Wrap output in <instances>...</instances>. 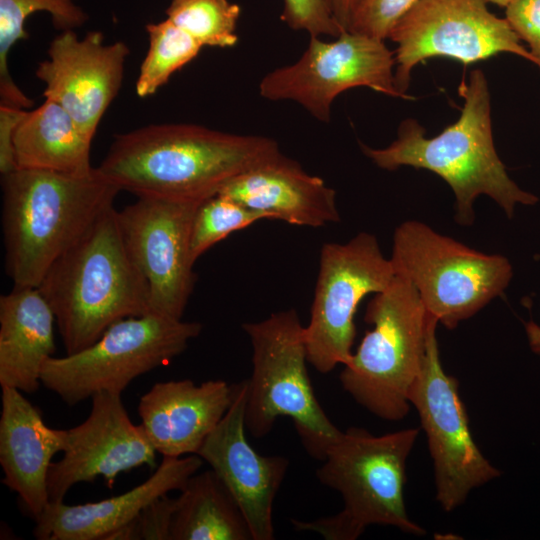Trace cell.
<instances>
[{
    "label": "cell",
    "mask_w": 540,
    "mask_h": 540,
    "mask_svg": "<svg viewBox=\"0 0 540 540\" xmlns=\"http://www.w3.org/2000/svg\"><path fill=\"white\" fill-rule=\"evenodd\" d=\"M280 154L268 137L164 123L115 135L97 168L137 197L203 202L232 178Z\"/></svg>",
    "instance_id": "cell-1"
},
{
    "label": "cell",
    "mask_w": 540,
    "mask_h": 540,
    "mask_svg": "<svg viewBox=\"0 0 540 540\" xmlns=\"http://www.w3.org/2000/svg\"><path fill=\"white\" fill-rule=\"evenodd\" d=\"M464 103L458 120L428 138L412 118L402 121L397 138L387 147L360 143L376 166L395 170L402 166L429 170L441 177L455 197V221L473 224L474 201L480 195L494 200L511 219L517 204L535 205L539 198L521 189L508 175L493 141L488 83L481 70H473L459 87Z\"/></svg>",
    "instance_id": "cell-2"
},
{
    "label": "cell",
    "mask_w": 540,
    "mask_h": 540,
    "mask_svg": "<svg viewBox=\"0 0 540 540\" xmlns=\"http://www.w3.org/2000/svg\"><path fill=\"white\" fill-rule=\"evenodd\" d=\"M1 188L5 271L14 287H38L121 191L97 167L86 175L15 169L1 174Z\"/></svg>",
    "instance_id": "cell-3"
},
{
    "label": "cell",
    "mask_w": 540,
    "mask_h": 540,
    "mask_svg": "<svg viewBox=\"0 0 540 540\" xmlns=\"http://www.w3.org/2000/svg\"><path fill=\"white\" fill-rule=\"evenodd\" d=\"M37 288L55 315L66 354L87 348L115 322L150 312L147 282L128 254L114 207L52 264Z\"/></svg>",
    "instance_id": "cell-4"
},
{
    "label": "cell",
    "mask_w": 540,
    "mask_h": 540,
    "mask_svg": "<svg viewBox=\"0 0 540 540\" xmlns=\"http://www.w3.org/2000/svg\"><path fill=\"white\" fill-rule=\"evenodd\" d=\"M418 435V428L381 436L359 427L343 431L316 471L322 484L340 493L343 509L313 521L292 519L294 528L326 540H355L372 524L424 536L425 529L410 519L404 501L406 462Z\"/></svg>",
    "instance_id": "cell-5"
},
{
    "label": "cell",
    "mask_w": 540,
    "mask_h": 540,
    "mask_svg": "<svg viewBox=\"0 0 540 540\" xmlns=\"http://www.w3.org/2000/svg\"><path fill=\"white\" fill-rule=\"evenodd\" d=\"M432 316L416 288L394 276L367 305L364 321L372 329L343 365V389L375 416L398 421L410 410V393L422 370Z\"/></svg>",
    "instance_id": "cell-6"
},
{
    "label": "cell",
    "mask_w": 540,
    "mask_h": 540,
    "mask_svg": "<svg viewBox=\"0 0 540 540\" xmlns=\"http://www.w3.org/2000/svg\"><path fill=\"white\" fill-rule=\"evenodd\" d=\"M252 346L245 426L255 438L269 434L279 417H289L307 453L323 461L342 435L319 404L307 372V351L295 309L242 325Z\"/></svg>",
    "instance_id": "cell-7"
},
{
    "label": "cell",
    "mask_w": 540,
    "mask_h": 540,
    "mask_svg": "<svg viewBox=\"0 0 540 540\" xmlns=\"http://www.w3.org/2000/svg\"><path fill=\"white\" fill-rule=\"evenodd\" d=\"M390 260L395 274L416 288L428 314L447 329L501 296L513 277L505 256L477 251L417 220L395 229Z\"/></svg>",
    "instance_id": "cell-8"
},
{
    "label": "cell",
    "mask_w": 540,
    "mask_h": 540,
    "mask_svg": "<svg viewBox=\"0 0 540 540\" xmlns=\"http://www.w3.org/2000/svg\"><path fill=\"white\" fill-rule=\"evenodd\" d=\"M201 330L198 322L155 312L121 319L87 348L48 358L41 385L69 406L101 392L121 394L137 377L183 353Z\"/></svg>",
    "instance_id": "cell-9"
},
{
    "label": "cell",
    "mask_w": 540,
    "mask_h": 540,
    "mask_svg": "<svg viewBox=\"0 0 540 540\" xmlns=\"http://www.w3.org/2000/svg\"><path fill=\"white\" fill-rule=\"evenodd\" d=\"M394 276L373 234L361 232L344 244L322 246L310 321L304 327L307 361L314 369L328 373L349 360L360 302L384 291Z\"/></svg>",
    "instance_id": "cell-10"
},
{
    "label": "cell",
    "mask_w": 540,
    "mask_h": 540,
    "mask_svg": "<svg viewBox=\"0 0 540 540\" xmlns=\"http://www.w3.org/2000/svg\"><path fill=\"white\" fill-rule=\"evenodd\" d=\"M384 41L350 31L333 41L310 36L296 62L261 79L259 93L270 101H294L324 123L336 97L354 87L404 99L395 86V54Z\"/></svg>",
    "instance_id": "cell-11"
},
{
    "label": "cell",
    "mask_w": 540,
    "mask_h": 540,
    "mask_svg": "<svg viewBox=\"0 0 540 540\" xmlns=\"http://www.w3.org/2000/svg\"><path fill=\"white\" fill-rule=\"evenodd\" d=\"M396 43L395 86L404 99L411 73L420 62L436 56L464 64L511 53L534 63L505 18L490 12L485 0H418L388 35Z\"/></svg>",
    "instance_id": "cell-12"
},
{
    "label": "cell",
    "mask_w": 540,
    "mask_h": 540,
    "mask_svg": "<svg viewBox=\"0 0 540 540\" xmlns=\"http://www.w3.org/2000/svg\"><path fill=\"white\" fill-rule=\"evenodd\" d=\"M436 318L429 324L422 370L411 393L434 466L436 500L446 512L462 505L470 492L501 471L483 455L472 436L457 379L442 366Z\"/></svg>",
    "instance_id": "cell-13"
},
{
    "label": "cell",
    "mask_w": 540,
    "mask_h": 540,
    "mask_svg": "<svg viewBox=\"0 0 540 540\" xmlns=\"http://www.w3.org/2000/svg\"><path fill=\"white\" fill-rule=\"evenodd\" d=\"M201 203L138 197L117 211L125 247L148 285L150 312L182 319L196 282L190 237Z\"/></svg>",
    "instance_id": "cell-14"
},
{
    "label": "cell",
    "mask_w": 540,
    "mask_h": 540,
    "mask_svg": "<svg viewBox=\"0 0 540 540\" xmlns=\"http://www.w3.org/2000/svg\"><path fill=\"white\" fill-rule=\"evenodd\" d=\"M91 400L89 415L65 430L63 456L51 464L48 493L52 502L63 501L78 483L101 476L112 488L123 472L143 465L157 467V451L142 425L130 420L121 394L101 392Z\"/></svg>",
    "instance_id": "cell-15"
},
{
    "label": "cell",
    "mask_w": 540,
    "mask_h": 540,
    "mask_svg": "<svg viewBox=\"0 0 540 540\" xmlns=\"http://www.w3.org/2000/svg\"><path fill=\"white\" fill-rule=\"evenodd\" d=\"M47 55L35 71L45 84L43 96L62 106L92 141L121 88L128 46L121 41L105 44L100 31L79 38L66 30L52 39Z\"/></svg>",
    "instance_id": "cell-16"
},
{
    "label": "cell",
    "mask_w": 540,
    "mask_h": 540,
    "mask_svg": "<svg viewBox=\"0 0 540 540\" xmlns=\"http://www.w3.org/2000/svg\"><path fill=\"white\" fill-rule=\"evenodd\" d=\"M248 380L234 384L233 401L197 455L219 476L237 502L253 540H272L273 503L286 476L289 460L264 456L245 436Z\"/></svg>",
    "instance_id": "cell-17"
},
{
    "label": "cell",
    "mask_w": 540,
    "mask_h": 540,
    "mask_svg": "<svg viewBox=\"0 0 540 540\" xmlns=\"http://www.w3.org/2000/svg\"><path fill=\"white\" fill-rule=\"evenodd\" d=\"M202 464L203 459L196 454L163 456L148 479L123 494L76 505L50 501L35 520L34 537L39 540H109L152 501L171 491H181Z\"/></svg>",
    "instance_id": "cell-18"
},
{
    "label": "cell",
    "mask_w": 540,
    "mask_h": 540,
    "mask_svg": "<svg viewBox=\"0 0 540 540\" xmlns=\"http://www.w3.org/2000/svg\"><path fill=\"white\" fill-rule=\"evenodd\" d=\"M234 397V384L209 380L155 383L139 399L141 425L157 453L196 454L223 418Z\"/></svg>",
    "instance_id": "cell-19"
},
{
    "label": "cell",
    "mask_w": 540,
    "mask_h": 540,
    "mask_svg": "<svg viewBox=\"0 0 540 540\" xmlns=\"http://www.w3.org/2000/svg\"><path fill=\"white\" fill-rule=\"evenodd\" d=\"M65 435V430L46 425L38 408L25 398L23 392L12 387H2V483L17 493L35 520L50 502L48 474L52 458L64 449Z\"/></svg>",
    "instance_id": "cell-20"
},
{
    "label": "cell",
    "mask_w": 540,
    "mask_h": 540,
    "mask_svg": "<svg viewBox=\"0 0 540 540\" xmlns=\"http://www.w3.org/2000/svg\"><path fill=\"white\" fill-rule=\"evenodd\" d=\"M242 205L292 225L340 221L336 192L282 153L228 181L219 191Z\"/></svg>",
    "instance_id": "cell-21"
},
{
    "label": "cell",
    "mask_w": 540,
    "mask_h": 540,
    "mask_svg": "<svg viewBox=\"0 0 540 540\" xmlns=\"http://www.w3.org/2000/svg\"><path fill=\"white\" fill-rule=\"evenodd\" d=\"M55 315L37 287H14L0 297V386L32 394L55 352Z\"/></svg>",
    "instance_id": "cell-22"
},
{
    "label": "cell",
    "mask_w": 540,
    "mask_h": 540,
    "mask_svg": "<svg viewBox=\"0 0 540 540\" xmlns=\"http://www.w3.org/2000/svg\"><path fill=\"white\" fill-rule=\"evenodd\" d=\"M89 140L58 103L45 99L26 110L13 137L17 169L49 170L70 175L93 171Z\"/></svg>",
    "instance_id": "cell-23"
},
{
    "label": "cell",
    "mask_w": 540,
    "mask_h": 540,
    "mask_svg": "<svg viewBox=\"0 0 540 540\" xmlns=\"http://www.w3.org/2000/svg\"><path fill=\"white\" fill-rule=\"evenodd\" d=\"M171 540H253L234 497L213 470L192 475L177 497Z\"/></svg>",
    "instance_id": "cell-24"
},
{
    "label": "cell",
    "mask_w": 540,
    "mask_h": 540,
    "mask_svg": "<svg viewBox=\"0 0 540 540\" xmlns=\"http://www.w3.org/2000/svg\"><path fill=\"white\" fill-rule=\"evenodd\" d=\"M76 0H0V105L28 110L30 99L17 86L9 72L8 55L13 46L29 34L24 28L27 18L36 12H47L60 31L74 30L88 20Z\"/></svg>",
    "instance_id": "cell-25"
},
{
    "label": "cell",
    "mask_w": 540,
    "mask_h": 540,
    "mask_svg": "<svg viewBox=\"0 0 540 540\" xmlns=\"http://www.w3.org/2000/svg\"><path fill=\"white\" fill-rule=\"evenodd\" d=\"M149 47L136 81L139 97L154 94L176 71L191 62L202 46L169 19L146 25Z\"/></svg>",
    "instance_id": "cell-26"
},
{
    "label": "cell",
    "mask_w": 540,
    "mask_h": 540,
    "mask_svg": "<svg viewBox=\"0 0 540 540\" xmlns=\"http://www.w3.org/2000/svg\"><path fill=\"white\" fill-rule=\"evenodd\" d=\"M240 6L229 0H171L167 19L193 37L202 47H233Z\"/></svg>",
    "instance_id": "cell-27"
},
{
    "label": "cell",
    "mask_w": 540,
    "mask_h": 540,
    "mask_svg": "<svg viewBox=\"0 0 540 540\" xmlns=\"http://www.w3.org/2000/svg\"><path fill=\"white\" fill-rule=\"evenodd\" d=\"M265 215L217 194L198 207L191 228L190 255L193 263L209 248L231 233L241 230Z\"/></svg>",
    "instance_id": "cell-28"
},
{
    "label": "cell",
    "mask_w": 540,
    "mask_h": 540,
    "mask_svg": "<svg viewBox=\"0 0 540 540\" xmlns=\"http://www.w3.org/2000/svg\"><path fill=\"white\" fill-rule=\"evenodd\" d=\"M281 20L309 36L338 37L345 32L334 17L330 0H283Z\"/></svg>",
    "instance_id": "cell-29"
},
{
    "label": "cell",
    "mask_w": 540,
    "mask_h": 540,
    "mask_svg": "<svg viewBox=\"0 0 540 540\" xmlns=\"http://www.w3.org/2000/svg\"><path fill=\"white\" fill-rule=\"evenodd\" d=\"M177 498L165 494L148 504L129 524L109 540H171Z\"/></svg>",
    "instance_id": "cell-30"
},
{
    "label": "cell",
    "mask_w": 540,
    "mask_h": 540,
    "mask_svg": "<svg viewBox=\"0 0 540 540\" xmlns=\"http://www.w3.org/2000/svg\"><path fill=\"white\" fill-rule=\"evenodd\" d=\"M418 0H363L348 31L387 39L396 23Z\"/></svg>",
    "instance_id": "cell-31"
},
{
    "label": "cell",
    "mask_w": 540,
    "mask_h": 540,
    "mask_svg": "<svg viewBox=\"0 0 540 540\" xmlns=\"http://www.w3.org/2000/svg\"><path fill=\"white\" fill-rule=\"evenodd\" d=\"M505 19L518 38L526 42L540 68V0H513Z\"/></svg>",
    "instance_id": "cell-32"
},
{
    "label": "cell",
    "mask_w": 540,
    "mask_h": 540,
    "mask_svg": "<svg viewBox=\"0 0 540 540\" xmlns=\"http://www.w3.org/2000/svg\"><path fill=\"white\" fill-rule=\"evenodd\" d=\"M29 110V109H28ZM26 109L0 105V173L17 169L13 147L15 129Z\"/></svg>",
    "instance_id": "cell-33"
},
{
    "label": "cell",
    "mask_w": 540,
    "mask_h": 540,
    "mask_svg": "<svg viewBox=\"0 0 540 540\" xmlns=\"http://www.w3.org/2000/svg\"><path fill=\"white\" fill-rule=\"evenodd\" d=\"M363 0H330L334 17L344 31H348L352 19Z\"/></svg>",
    "instance_id": "cell-34"
},
{
    "label": "cell",
    "mask_w": 540,
    "mask_h": 540,
    "mask_svg": "<svg viewBox=\"0 0 540 540\" xmlns=\"http://www.w3.org/2000/svg\"><path fill=\"white\" fill-rule=\"evenodd\" d=\"M524 326L531 351L540 355V325L530 320L526 322Z\"/></svg>",
    "instance_id": "cell-35"
},
{
    "label": "cell",
    "mask_w": 540,
    "mask_h": 540,
    "mask_svg": "<svg viewBox=\"0 0 540 540\" xmlns=\"http://www.w3.org/2000/svg\"><path fill=\"white\" fill-rule=\"evenodd\" d=\"M487 3H492L500 7H507L513 0H485Z\"/></svg>",
    "instance_id": "cell-36"
}]
</instances>
